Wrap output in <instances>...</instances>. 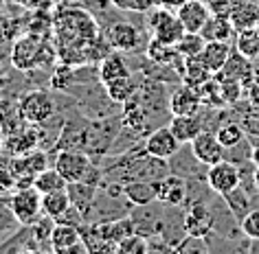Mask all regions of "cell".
Instances as JSON below:
<instances>
[{
  "mask_svg": "<svg viewBox=\"0 0 259 254\" xmlns=\"http://www.w3.org/2000/svg\"><path fill=\"white\" fill-rule=\"evenodd\" d=\"M55 169L62 173V178L68 182H88V184H97L103 178L101 171H97L90 162L88 154L79 151V149H62L55 158Z\"/></svg>",
  "mask_w": 259,
  "mask_h": 254,
  "instance_id": "7a4b0ae2",
  "label": "cell"
},
{
  "mask_svg": "<svg viewBox=\"0 0 259 254\" xmlns=\"http://www.w3.org/2000/svg\"><path fill=\"white\" fill-rule=\"evenodd\" d=\"M125 75H130V68H127L125 57L121 55V50L108 53L101 60V64H99V79H101L103 86L110 83V81H114V79H121V77H125Z\"/></svg>",
  "mask_w": 259,
  "mask_h": 254,
  "instance_id": "484cf974",
  "label": "cell"
},
{
  "mask_svg": "<svg viewBox=\"0 0 259 254\" xmlns=\"http://www.w3.org/2000/svg\"><path fill=\"white\" fill-rule=\"evenodd\" d=\"M119 11H132V14H145L158 5V0H110Z\"/></svg>",
  "mask_w": 259,
  "mask_h": 254,
  "instance_id": "e575fe53",
  "label": "cell"
},
{
  "mask_svg": "<svg viewBox=\"0 0 259 254\" xmlns=\"http://www.w3.org/2000/svg\"><path fill=\"white\" fill-rule=\"evenodd\" d=\"M206 184L218 195H226L242 184V171H239L235 162L220 160L215 165H211L209 171H206Z\"/></svg>",
  "mask_w": 259,
  "mask_h": 254,
  "instance_id": "ba28073f",
  "label": "cell"
},
{
  "mask_svg": "<svg viewBox=\"0 0 259 254\" xmlns=\"http://www.w3.org/2000/svg\"><path fill=\"white\" fill-rule=\"evenodd\" d=\"M187 3V0H158V5L160 7H165V9H171V11H178L183 5Z\"/></svg>",
  "mask_w": 259,
  "mask_h": 254,
  "instance_id": "60d3db41",
  "label": "cell"
},
{
  "mask_svg": "<svg viewBox=\"0 0 259 254\" xmlns=\"http://www.w3.org/2000/svg\"><path fill=\"white\" fill-rule=\"evenodd\" d=\"M180 73H183V81L189 83V86H196L200 88L204 81H209L213 73L206 68V64L202 62L200 55H193V57H185L183 64H180Z\"/></svg>",
  "mask_w": 259,
  "mask_h": 254,
  "instance_id": "cb8c5ba5",
  "label": "cell"
},
{
  "mask_svg": "<svg viewBox=\"0 0 259 254\" xmlns=\"http://www.w3.org/2000/svg\"><path fill=\"white\" fill-rule=\"evenodd\" d=\"M183 230L189 234V237L196 239H206L213 230V215L211 208L204 204V201H196L185 215L183 221Z\"/></svg>",
  "mask_w": 259,
  "mask_h": 254,
  "instance_id": "30bf717a",
  "label": "cell"
},
{
  "mask_svg": "<svg viewBox=\"0 0 259 254\" xmlns=\"http://www.w3.org/2000/svg\"><path fill=\"white\" fill-rule=\"evenodd\" d=\"M5 29V16H3V9H0V31Z\"/></svg>",
  "mask_w": 259,
  "mask_h": 254,
  "instance_id": "ee69618b",
  "label": "cell"
},
{
  "mask_svg": "<svg viewBox=\"0 0 259 254\" xmlns=\"http://www.w3.org/2000/svg\"><path fill=\"white\" fill-rule=\"evenodd\" d=\"M103 173L114 178L116 180L114 184H127V182H137V180L165 178V175H169V165H167L165 158H154V156H150L143 147V154H130Z\"/></svg>",
  "mask_w": 259,
  "mask_h": 254,
  "instance_id": "6da1fadb",
  "label": "cell"
},
{
  "mask_svg": "<svg viewBox=\"0 0 259 254\" xmlns=\"http://www.w3.org/2000/svg\"><path fill=\"white\" fill-rule=\"evenodd\" d=\"M257 3H259V0H257Z\"/></svg>",
  "mask_w": 259,
  "mask_h": 254,
  "instance_id": "7dc6e473",
  "label": "cell"
},
{
  "mask_svg": "<svg viewBox=\"0 0 259 254\" xmlns=\"http://www.w3.org/2000/svg\"><path fill=\"white\" fill-rule=\"evenodd\" d=\"M169 129L180 140V145H183V142H191L202 132L204 121H202V116H200V112L198 114H174L169 121Z\"/></svg>",
  "mask_w": 259,
  "mask_h": 254,
  "instance_id": "2e32d148",
  "label": "cell"
},
{
  "mask_svg": "<svg viewBox=\"0 0 259 254\" xmlns=\"http://www.w3.org/2000/svg\"><path fill=\"white\" fill-rule=\"evenodd\" d=\"M242 125H244V129H246V134L248 136H259V119L257 116H246Z\"/></svg>",
  "mask_w": 259,
  "mask_h": 254,
  "instance_id": "ab89813d",
  "label": "cell"
},
{
  "mask_svg": "<svg viewBox=\"0 0 259 254\" xmlns=\"http://www.w3.org/2000/svg\"><path fill=\"white\" fill-rule=\"evenodd\" d=\"M229 20L235 31L255 29L259 24V3L257 0H237L229 14Z\"/></svg>",
  "mask_w": 259,
  "mask_h": 254,
  "instance_id": "ac0fdd59",
  "label": "cell"
},
{
  "mask_svg": "<svg viewBox=\"0 0 259 254\" xmlns=\"http://www.w3.org/2000/svg\"><path fill=\"white\" fill-rule=\"evenodd\" d=\"M33 186L40 191L42 195L44 193H51V191H60V188H66L68 186V182L62 178V173L57 171V169H44V171H40L35 175V180H33Z\"/></svg>",
  "mask_w": 259,
  "mask_h": 254,
  "instance_id": "f546056e",
  "label": "cell"
},
{
  "mask_svg": "<svg viewBox=\"0 0 259 254\" xmlns=\"http://www.w3.org/2000/svg\"><path fill=\"white\" fill-rule=\"evenodd\" d=\"M252 182H255V186H257V191H259V165H257L255 171H252Z\"/></svg>",
  "mask_w": 259,
  "mask_h": 254,
  "instance_id": "7bdbcfd3",
  "label": "cell"
},
{
  "mask_svg": "<svg viewBox=\"0 0 259 254\" xmlns=\"http://www.w3.org/2000/svg\"><path fill=\"white\" fill-rule=\"evenodd\" d=\"M215 136L226 149H235V147H239L244 142L246 129H244V125H239V123L229 121V123H222V125L218 127Z\"/></svg>",
  "mask_w": 259,
  "mask_h": 254,
  "instance_id": "4dcf8cb0",
  "label": "cell"
},
{
  "mask_svg": "<svg viewBox=\"0 0 259 254\" xmlns=\"http://www.w3.org/2000/svg\"><path fill=\"white\" fill-rule=\"evenodd\" d=\"M123 195L134 206H150L152 201H158V186L156 180H137L123 184Z\"/></svg>",
  "mask_w": 259,
  "mask_h": 254,
  "instance_id": "d6986e66",
  "label": "cell"
},
{
  "mask_svg": "<svg viewBox=\"0 0 259 254\" xmlns=\"http://www.w3.org/2000/svg\"><path fill=\"white\" fill-rule=\"evenodd\" d=\"M49 245L55 254H77V252L86 254L88 252V245L81 239V232L77 230V226L66 224V221H55Z\"/></svg>",
  "mask_w": 259,
  "mask_h": 254,
  "instance_id": "52a82bcc",
  "label": "cell"
},
{
  "mask_svg": "<svg viewBox=\"0 0 259 254\" xmlns=\"http://www.w3.org/2000/svg\"><path fill=\"white\" fill-rule=\"evenodd\" d=\"M47 60V50H44V44H40L35 35H27L22 40L16 42L14 46V66L29 70L33 68L35 64H44Z\"/></svg>",
  "mask_w": 259,
  "mask_h": 254,
  "instance_id": "8fae6325",
  "label": "cell"
},
{
  "mask_svg": "<svg viewBox=\"0 0 259 254\" xmlns=\"http://www.w3.org/2000/svg\"><path fill=\"white\" fill-rule=\"evenodd\" d=\"M237 226L246 239L259 241V211H248L242 219H239Z\"/></svg>",
  "mask_w": 259,
  "mask_h": 254,
  "instance_id": "d590c367",
  "label": "cell"
},
{
  "mask_svg": "<svg viewBox=\"0 0 259 254\" xmlns=\"http://www.w3.org/2000/svg\"><path fill=\"white\" fill-rule=\"evenodd\" d=\"M147 27H150V33L154 40H160L165 44H174L176 46L178 40L185 35V27L180 22V18L176 11L165 9L156 5L150 11V20H147Z\"/></svg>",
  "mask_w": 259,
  "mask_h": 254,
  "instance_id": "277c9868",
  "label": "cell"
},
{
  "mask_svg": "<svg viewBox=\"0 0 259 254\" xmlns=\"http://www.w3.org/2000/svg\"><path fill=\"white\" fill-rule=\"evenodd\" d=\"M176 14L180 18V22H183L185 31H189V33H200L202 27L206 24V20L211 18V9L204 0H187Z\"/></svg>",
  "mask_w": 259,
  "mask_h": 254,
  "instance_id": "9a60e30c",
  "label": "cell"
},
{
  "mask_svg": "<svg viewBox=\"0 0 259 254\" xmlns=\"http://www.w3.org/2000/svg\"><path fill=\"white\" fill-rule=\"evenodd\" d=\"M66 188H68V195H70L73 206L81 215H86V211L90 208V204H93V199H95L97 184H88V182H70Z\"/></svg>",
  "mask_w": 259,
  "mask_h": 254,
  "instance_id": "83f0119b",
  "label": "cell"
},
{
  "mask_svg": "<svg viewBox=\"0 0 259 254\" xmlns=\"http://www.w3.org/2000/svg\"><path fill=\"white\" fill-rule=\"evenodd\" d=\"M233 48H235L233 42H206L200 57H202V62L206 64V68H209L213 75H218L220 70L224 68V64L229 62Z\"/></svg>",
  "mask_w": 259,
  "mask_h": 254,
  "instance_id": "ffe728a7",
  "label": "cell"
},
{
  "mask_svg": "<svg viewBox=\"0 0 259 254\" xmlns=\"http://www.w3.org/2000/svg\"><path fill=\"white\" fill-rule=\"evenodd\" d=\"M252 64H250V60L248 57H244L239 50H235L233 48V53H231V57H229V62L224 64V68L220 70V77H229V79H237V81H242V83H246V81H250L252 79Z\"/></svg>",
  "mask_w": 259,
  "mask_h": 254,
  "instance_id": "d4e9b609",
  "label": "cell"
},
{
  "mask_svg": "<svg viewBox=\"0 0 259 254\" xmlns=\"http://www.w3.org/2000/svg\"><path fill=\"white\" fill-rule=\"evenodd\" d=\"M53 226H55V219L53 217H37L33 224H31V230H33V239L37 241H51V232H53Z\"/></svg>",
  "mask_w": 259,
  "mask_h": 254,
  "instance_id": "8d00e7d4",
  "label": "cell"
},
{
  "mask_svg": "<svg viewBox=\"0 0 259 254\" xmlns=\"http://www.w3.org/2000/svg\"><path fill=\"white\" fill-rule=\"evenodd\" d=\"M222 199L226 201V206H229V211L233 217H235L237 224H239V219L250 211V197H248V193L242 191V186H237V188H233L231 193L222 195Z\"/></svg>",
  "mask_w": 259,
  "mask_h": 254,
  "instance_id": "1f68e13d",
  "label": "cell"
},
{
  "mask_svg": "<svg viewBox=\"0 0 259 254\" xmlns=\"http://www.w3.org/2000/svg\"><path fill=\"white\" fill-rule=\"evenodd\" d=\"M189 145H191V154L196 156V160H200L206 167H211V165H215V162L224 160L226 147L220 142V138L215 134L206 132V129H202V132H200L196 138L189 142Z\"/></svg>",
  "mask_w": 259,
  "mask_h": 254,
  "instance_id": "9c48e42d",
  "label": "cell"
},
{
  "mask_svg": "<svg viewBox=\"0 0 259 254\" xmlns=\"http://www.w3.org/2000/svg\"><path fill=\"white\" fill-rule=\"evenodd\" d=\"M20 3L31 11H47V9H51L53 0H20Z\"/></svg>",
  "mask_w": 259,
  "mask_h": 254,
  "instance_id": "f35d334b",
  "label": "cell"
},
{
  "mask_svg": "<svg viewBox=\"0 0 259 254\" xmlns=\"http://www.w3.org/2000/svg\"><path fill=\"white\" fill-rule=\"evenodd\" d=\"M97 24L93 22V18L83 11H64L57 18V35L60 42H64L66 46H81L79 42H90L93 37H97Z\"/></svg>",
  "mask_w": 259,
  "mask_h": 254,
  "instance_id": "3957f363",
  "label": "cell"
},
{
  "mask_svg": "<svg viewBox=\"0 0 259 254\" xmlns=\"http://www.w3.org/2000/svg\"><path fill=\"white\" fill-rule=\"evenodd\" d=\"M235 50L248 60H259V29H244L235 33Z\"/></svg>",
  "mask_w": 259,
  "mask_h": 254,
  "instance_id": "f1b7e54d",
  "label": "cell"
},
{
  "mask_svg": "<svg viewBox=\"0 0 259 254\" xmlns=\"http://www.w3.org/2000/svg\"><path fill=\"white\" fill-rule=\"evenodd\" d=\"M202 37L206 42H233L237 31L233 29V24L229 20V16H218L211 14V18L206 20V24L202 27Z\"/></svg>",
  "mask_w": 259,
  "mask_h": 254,
  "instance_id": "44dd1931",
  "label": "cell"
},
{
  "mask_svg": "<svg viewBox=\"0 0 259 254\" xmlns=\"http://www.w3.org/2000/svg\"><path fill=\"white\" fill-rule=\"evenodd\" d=\"M139 88H141V81L130 73L125 77H121V79H114V81L106 83V94L112 103H121L123 106V103H127L130 99L137 96Z\"/></svg>",
  "mask_w": 259,
  "mask_h": 254,
  "instance_id": "7402d4cb",
  "label": "cell"
},
{
  "mask_svg": "<svg viewBox=\"0 0 259 254\" xmlns=\"http://www.w3.org/2000/svg\"><path fill=\"white\" fill-rule=\"evenodd\" d=\"M206 5H209L211 14H218V16H229L231 9L235 7L237 0H204Z\"/></svg>",
  "mask_w": 259,
  "mask_h": 254,
  "instance_id": "74e56055",
  "label": "cell"
},
{
  "mask_svg": "<svg viewBox=\"0 0 259 254\" xmlns=\"http://www.w3.org/2000/svg\"><path fill=\"white\" fill-rule=\"evenodd\" d=\"M202 106L204 103L200 96V90L196 86H189V83H183L180 88H176L167 101V108L171 114H198Z\"/></svg>",
  "mask_w": 259,
  "mask_h": 254,
  "instance_id": "4fadbf2b",
  "label": "cell"
},
{
  "mask_svg": "<svg viewBox=\"0 0 259 254\" xmlns=\"http://www.w3.org/2000/svg\"><path fill=\"white\" fill-rule=\"evenodd\" d=\"M204 44H206V40L202 37V33H189V31H185V35L178 40L176 48L183 57H193V55L202 53Z\"/></svg>",
  "mask_w": 259,
  "mask_h": 254,
  "instance_id": "d6a6232c",
  "label": "cell"
},
{
  "mask_svg": "<svg viewBox=\"0 0 259 254\" xmlns=\"http://www.w3.org/2000/svg\"><path fill=\"white\" fill-rule=\"evenodd\" d=\"M9 211L20 226H31L42 213V193L35 186L18 188L9 199Z\"/></svg>",
  "mask_w": 259,
  "mask_h": 254,
  "instance_id": "5b68a950",
  "label": "cell"
},
{
  "mask_svg": "<svg viewBox=\"0 0 259 254\" xmlns=\"http://www.w3.org/2000/svg\"><path fill=\"white\" fill-rule=\"evenodd\" d=\"M250 160L255 162V167L259 165V136H252V145H250Z\"/></svg>",
  "mask_w": 259,
  "mask_h": 254,
  "instance_id": "b9f144b4",
  "label": "cell"
},
{
  "mask_svg": "<svg viewBox=\"0 0 259 254\" xmlns=\"http://www.w3.org/2000/svg\"><path fill=\"white\" fill-rule=\"evenodd\" d=\"M70 206H73V201H70L68 188H60V191H51L42 195V213L53 217L55 221L66 217Z\"/></svg>",
  "mask_w": 259,
  "mask_h": 254,
  "instance_id": "603a6c76",
  "label": "cell"
},
{
  "mask_svg": "<svg viewBox=\"0 0 259 254\" xmlns=\"http://www.w3.org/2000/svg\"><path fill=\"white\" fill-rule=\"evenodd\" d=\"M150 250V245H147V241L143 234H137L132 232L130 237H125L123 241L116 243V252H123V254H143Z\"/></svg>",
  "mask_w": 259,
  "mask_h": 254,
  "instance_id": "836d02e7",
  "label": "cell"
},
{
  "mask_svg": "<svg viewBox=\"0 0 259 254\" xmlns=\"http://www.w3.org/2000/svg\"><path fill=\"white\" fill-rule=\"evenodd\" d=\"M0 75H3V64H0Z\"/></svg>",
  "mask_w": 259,
  "mask_h": 254,
  "instance_id": "f6af8a7d",
  "label": "cell"
},
{
  "mask_svg": "<svg viewBox=\"0 0 259 254\" xmlns=\"http://www.w3.org/2000/svg\"><path fill=\"white\" fill-rule=\"evenodd\" d=\"M257 29H259V24H257Z\"/></svg>",
  "mask_w": 259,
  "mask_h": 254,
  "instance_id": "bcb514c9",
  "label": "cell"
},
{
  "mask_svg": "<svg viewBox=\"0 0 259 254\" xmlns=\"http://www.w3.org/2000/svg\"><path fill=\"white\" fill-rule=\"evenodd\" d=\"M20 116L31 125H42L47 123L51 116L55 114V101L53 96L44 90H33V92H27L20 99Z\"/></svg>",
  "mask_w": 259,
  "mask_h": 254,
  "instance_id": "8992f818",
  "label": "cell"
},
{
  "mask_svg": "<svg viewBox=\"0 0 259 254\" xmlns=\"http://www.w3.org/2000/svg\"><path fill=\"white\" fill-rule=\"evenodd\" d=\"M108 42L112 50L132 53L141 46V31L130 22H116L108 29Z\"/></svg>",
  "mask_w": 259,
  "mask_h": 254,
  "instance_id": "5bb4252c",
  "label": "cell"
},
{
  "mask_svg": "<svg viewBox=\"0 0 259 254\" xmlns=\"http://www.w3.org/2000/svg\"><path fill=\"white\" fill-rule=\"evenodd\" d=\"M145 55L150 57V62L158 64V66H171V64H178L185 60L174 44H165L160 40H154V37L150 40V44H147Z\"/></svg>",
  "mask_w": 259,
  "mask_h": 254,
  "instance_id": "4316f807",
  "label": "cell"
},
{
  "mask_svg": "<svg viewBox=\"0 0 259 254\" xmlns=\"http://www.w3.org/2000/svg\"><path fill=\"white\" fill-rule=\"evenodd\" d=\"M158 186V201L169 206H180L187 199V193H189V186L183 178L178 175H165V178L156 180Z\"/></svg>",
  "mask_w": 259,
  "mask_h": 254,
  "instance_id": "e0dca14e",
  "label": "cell"
},
{
  "mask_svg": "<svg viewBox=\"0 0 259 254\" xmlns=\"http://www.w3.org/2000/svg\"><path fill=\"white\" fill-rule=\"evenodd\" d=\"M178 149H180V140L174 136L169 125L154 129V132L145 138V151L150 156H154V158L169 160V158H174V156L178 154Z\"/></svg>",
  "mask_w": 259,
  "mask_h": 254,
  "instance_id": "7c38bea8",
  "label": "cell"
}]
</instances>
